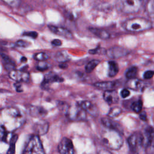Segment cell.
<instances>
[{"mask_svg":"<svg viewBox=\"0 0 154 154\" xmlns=\"http://www.w3.org/2000/svg\"><path fill=\"white\" fill-rule=\"evenodd\" d=\"M25 121L24 114L17 108L11 106L0 109V129L12 133L20 128Z\"/></svg>","mask_w":154,"mask_h":154,"instance_id":"obj_1","label":"cell"},{"mask_svg":"<svg viewBox=\"0 0 154 154\" xmlns=\"http://www.w3.org/2000/svg\"><path fill=\"white\" fill-rule=\"evenodd\" d=\"M101 137L103 144L109 149L117 150L123 145V138L117 131L106 128L102 133Z\"/></svg>","mask_w":154,"mask_h":154,"instance_id":"obj_2","label":"cell"},{"mask_svg":"<svg viewBox=\"0 0 154 154\" xmlns=\"http://www.w3.org/2000/svg\"><path fill=\"white\" fill-rule=\"evenodd\" d=\"M124 28L130 32H141L152 27V23L144 18L136 17L126 20L123 25Z\"/></svg>","mask_w":154,"mask_h":154,"instance_id":"obj_3","label":"cell"},{"mask_svg":"<svg viewBox=\"0 0 154 154\" xmlns=\"http://www.w3.org/2000/svg\"><path fill=\"white\" fill-rule=\"evenodd\" d=\"M23 154H45L38 135H34L31 137L25 146Z\"/></svg>","mask_w":154,"mask_h":154,"instance_id":"obj_4","label":"cell"},{"mask_svg":"<svg viewBox=\"0 0 154 154\" xmlns=\"http://www.w3.org/2000/svg\"><path fill=\"white\" fill-rule=\"evenodd\" d=\"M140 0H119L117 6L119 8L125 13H134L137 12L141 7Z\"/></svg>","mask_w":154,"mask_h":154,"instance_id":"obj_5","label":"cell"},{"mask_svg":"<svg viewBox=\"0 0 154 154\" xmlns=\"http://www.w3.org/2000/svg\"><path fill=\"white\" fill-rule=\"evenodd\" d=\"M66 116L71 120L81 121L84 120L86 118V112L79 105H75L67 108Z\"/></svg>","mask_w":154,"mask_h":154,"instance_id":"obj_6","label":"cell"},{"mask_svg":"<svg viewBox=\"0 0 154 154\" xmlns=\"http://www.w3.org/2000/svg\"><path fill=\"white\" fill-rule=\"evenodd\" d=\"M60 154H75V148L72 140L67 137L63 138L58 145Z\"/></svg>","mask_w":154,"mask_h":154,"instance_id":"obj_7","label":"cell"},{"mask_svg":"<svg viewBox=\"0 0 154 154\" xmlns=\"http://www.w3.org/2000/svg\"><path fill=\"white\" fill-rule=\"evenodd\" d=\"M129 147L133 151H136L144 144V135L136 132L132 134L128 140Z\"/></svg>","mask_w":154,"mask_h":154,"instance_id":"obj_8","label":"cell"},{"mask_svg":"<svg viewBox=\"0 0 154 154\" xmlns=\"http://www.w3.org/2000/svg\"><path fill=\"white\" fill-rule=\"evenodd\" d=\"M9 76L12 79L18 82H28L30 78L29 73L28 72L22 70H17L15 69L10 72Z\"/></svg>","mask_w":154,"mask_h":154,"instance_id":"obj_9","label":"cell"},{"mask_svg":"<svg viewBox=\"0 0 154 154\" xmlns=\"http://www.w3.org/2000/svg\"><path fill=\"white\" fill-rule=\"evenodd\" d=\"M144 144H146L148 151H152L154 148V128L148 127L145 131V137L144 136Z\"/></svg>","mask_w":154,"mask_h":154,"instance_id":"obj_10","label":"cell"},{"mask_svg":"<svg viewBox=\"0 0 154 154\" xmlns=\"http://www.w3.org/2000/svg\"><path fill=\"white\" fill-rule=\"evenodd\" d=\"M48 28L53 33L57 35H58L61 37L68 38V39H71L73 38V35L71 33V32L68 29H67L66 28L57 26L52 25H49Z\"/></svg>","mask_w":154,"mask_h":154,"instance_id":"obj_11","label":"cell"},{"mask_svg":"<svg viewBox=\"0 0 154 154\" xmlns=\"http://www.w3.org/2000/svg\"><path fill=\"white\" fill-rule=\"evenodd\" d=\"M49 123L45 120H40L33 126V131L37 135H42L46 134L49 129Z\"/></svg>","mask_w":154,"mask_h":154,"instance_id":"obj_12","label":"cell"},{"mask_svg":"<svg viewBox=\"0 0 154 154\" xmlns=\"http://www.w3.org/2000/svg\"><path fill=\"white\" fill-rule=\"evenodd\" d=\"M106 54L110 58H117L126 55L128 54V51L122 47L115 46L106 51Z\"/></svg>","mask_w":154,"mask_h":154,"instance_id":"obj_13","label":"cell"},{"mask_svg":"<svg viewBox=\"0 0 154 154\" xmlns=\"http://www.w3.org/2000/svg\"><path fill=\"white\" fill-rule=\"evenodd\" d=\"M103 97L109 105L116 103L119 100L118 94L116 91L113 90H106L103 94Z\"/></svg>","mask_w":154,"mask_h":154,"instance_id":"obj_14","label":"cell"},{"mask_svg":"<svg viewBox=\"0 0 154 154\" xmlns=\"http://www.w3.org/2000/svg\"><path fill=\"white\" fill-rule=\"evenodd\" d=\"M79 106L85 111L88 112L93 116H96L98 114L97 108L89 101H82L79 104Z\"/></svg>","mask_w":154,"mask_h":154,"instance_id":"obj_15","label":"cell"},{"mask_svg":"<svg viewBox=\"0 0 154 154\" xmlns=\"http://www.w3.org/2000/svg\"><path fill=\"white\" fill-rule=\"evenodd\" d=\"M63 81V78L58 76V75H57L55 73L50 72V73H48L45 75L44 80H43L42 84L43 87H45L46 85H48L51 82H62Z\"/></svg>","mask_w":154,"mask_h":154,"instance_id":"obj_16","label":"cell"},{"mask_svg":"<svg viewBox=\"0 0 154 154\" xmlns=\"http://www.w3.org/2000/svg\"><path fill=\"white\" fill-rule=\"evenodd\" d=\"M29 113L32 117H40L45 116V115L46 114V111L42 107L37 106H31L29 108Z\"/></svg>","mask_w":154,"mask_h":154,"instance_id":"obj_17","label":"cell"},{"mask_svg":"<svg viewBox=\"0 0 154 154\" xmlns=\"http://www.w3.org/2000/svg\"><path fill=\"white\" fill-rule=\"evenodd\" d=\"M127 84L129 88L135 90H142L144 86L143 81H140L138 79H129Z\"/></svg>","mask_w":154,"mask_h":154,"instance_id":"obj_18","label":"cell"},{"mask_svg":"<svg viewBox=\"0 0 154 154\" xmlns=\"http://www.w3.org/2000/svg\"><path fill=\"white\" fill-rule=\"evenodd\" d=\"M102 122L103 125L106 127V128L114 129L116 131H117L120 132L121 130H120V126L118 123H117L115 122H113L112 120H110L109 119L104 117L102 119Z\"/></svg>","mask_w":154,"mask_h":154,"instance_id":"obj_19","label":"cell"},{"mask_svg":"<svg viewBox=\"0 0 154 154\" xmlns=\"http://www.w3.org/2000/svg\"><path fill=\"white\" fill-rule=\"evenodd\" d=\"M1 55L2 59V61L4 62V65L5 68L7 70H10V71L14 70L15 68V64L12 61V60H11V58L7 56V55L1 53Z\"/></svg>","mask_w":154,"mask_h":154,"instance_id":"obj_20","label":"cell"},{"mask_svg":"<svg viewBox=\"0 0 154 154\" xmlns=\"http://www.w3.org/2000/svg\"><path fill=\"white\" fill-rule=\"evenodd\" d=\"M116 84L114 82L111 81H107V82H97L94 84V85L100 89H104L106 90H112Z\"/></svg>","mask_w":154,"mask_h":154,"instance_id":"obj_21","label":"cell"},{"mask_svg":"<svg viewBox=\"0 0 154 154\" xmlns=\"http://www.w3.org/2000/svg\"><path fill=\"white\" fill-rule=\"evenodd\" d=\"M108 76L109 77L115 76L119 72V67L115 61H111L108 63Z\"/></svg>","mask_w":154,"mask_h":154,"instance_id":"obj_22","label":"cell"},{"mask_svg":"<svg viewBox=\"0 0 154 154\" xmlns=\"http://www.w3.org/2000/svg\"><path fill=\"white\" fill-rule=\"evenodd\" d=\"M90 31L94 35H97L99 38L106 39L109 37V34L105 30L98 29V28H90Z\"/></svg>","mask_w":154,"mask_h":154,"instance_id":"obj_23","label":"cell"},{"mask_svg":"<svg viewBox=\"0 0 154 154\" xmlns=\"http://www.w3.org/2000/svg\"><path fill=\"white\" fill-rule=\"evenodd\" d=\"M55 59L58 62L64 63L69 60V57L67 54L64 51H60L56 54Z\"/></svg>","mask_w":154,"mask_h":154,"instance_id":"obj_24","label":"cell"},{"mask_svg":"<svg viewBox=\"0 0 154 154\" xmlns=\"http://www.w3.org/2000/svg\"><path fill=\"white\" fill-rule=\"evenodd\" d=\"M10 132H8L4 129H0V141L8 143L10 142L13 135H11Z\"/></svg>","mask_w":154,"mask_h":154,"instance_id":"obj_25","label":"cell"},{"mask_svg":"<svg viewBox=\"0 0 154 154\" xmlns=\"http://www.w3.org/2000/svg\"><path fill=\"white\" fill-rule=\"evenodd\" d=\"M99 63V61L97 60H93L90 61L85 66V72L87 73H91L95 69V67L97 66Z\"/></svg>","mask_w":154,"mask_h":154,"instance_id":"obj_26","label":"cell"},{"mask_svg":"<svg viewBox=\"0 0 154 154\" xmlns=\"http://www.w3.org/2000/svg\"><path fill=\"white\" fill-rule=\"evenodd\" d=\"M146 10L149 16L154 19V0H149L146 7Z\"/></svg>","mask_w":154,"mask_h":154,"instance_id":"obj_27","label":"cell"},{"mask_svg":"<svg viewBox=\"0 0 154 154\" xmlns=\"http://www.w3.org/2000/svg\"><path fill=\"white\" fill-rule=\"evenodd\" d=\"M33 58L38 61H44L49 58V55L45 52H37L35 54L33 55Z\"/></svg>","mask_w":154,"mask_h":154,"instance_id":"obj_28","label":"cell"},{"mask_svg":"<svg viewBox=\"0 0 154 154\" xmlns=\"http://www.w3.org/2000/svg\"><path fill=\"white\" fill-rule=\"evenodd\" d=\"M143 107V102L141 100H139L137 101H135L132 103L131 105V108L135 112H140Z\"/></svg>","mask_w":154,"mask_h":154,"instance_id":"obj_29","label":"cell"},{"mask_svg":"<svg viewBox=\"0 0 154 154\" xmlns=\"http://www.w3.org/2000/svg\"><path fill=\"white\" fill-rule=\"evenodd\" d=\"M137 73V69L135 67H132L128 69L126 72V77L129 79H134Z\"/></svg>","mask_w":154,"mask_h":154,"instance_id":"obj_30","label":"cell"},{"mask_svg":"<svg viewBox=\"0 0 154 154\" xmlns=\"http://www.w3.org/2000/svg\"><path fill=\"white\" fill-rule=\"evenodd\" d=\"M17 135H13L10 142V148L8 151L7 152V154H14V150H15V143L17 141Z\"/></svg>","mask_w":154,"mask_h":154,"instance_id":"obj_31","label":"cell"},{"mask_svg":"<svg viewBox=\"0 0 154 154\" xmlns=\"http://www.w3.org/2000/svg\"><path fill=\"white\" fill-rule=\"evenodd\" d=\"M122 112V110L119 107H114L110 109L108 113V116L109 117H116L118 116Z\"/></svg>","mask_w":154,"mask_h":154,"instance_id":"obj_32","label":"cell"},{"mask_svg":"<svg viewBox=\"0 0 154 154\" xmlns=\"http://www.w3.org/2000/svg\"><path fill=\"white\" fill-rule=\"evenodd\" d=\"M5 4L11 7H17L20 3V0H2Z\"/></svg>","mask_w":154,"mask_h":154,"instance_id":"obj_33","label":"cell"},{"mask_svg":"<svg viewBox=\"0 0 154 154\" xmlns=\"http://www.w3.org/2000/svg\"><path fill=\"white\" fill-rule=\"evenodd\" d=\"M50 67L49 64L45 61H40L37 66V69L38 70L43 71L48 69Z\"/></svg>","mask_w":154,"mask_h":154,"instance_id":"obj_34","label":"cell"},{"mask_svg":"<svg viewBox=\"0 0 154 154\" xmlns=\"http://www.w3.org/2000/svg\"><path fill=\"white\" fill-rule=\"evenodd\" d=\"M29 45L30 44L29 42L25 40H18L16 42V45L20 48H27L29 46Z\"/></svg>","mask_w":154,"mask_h":154,"instance_id":"obj_35","label":"cell"},{"mask_svg":"<svg viewBox=\"0 0 154 154\" xmlns=\"http://www.w3.org/2000/svg\"><path fill=\"white\" fill-rule=\"evenodd\" d=\"M23 35L27 36V37H31L32 38H35L37 37L38 36V34L37 32L35 31H28V32H25L23 33Z\"/></svg>","mask_w":154,"mask_h":154,"instance_id":"obj_36","label":"cell"},{"mask_svg":"<svg viewBox=\"0 0 154 154\" xmlns=\"http://www.w3.org/2000/svg\"><path fill=\"white\" fill-rule=\"evenodd\" d=\"M153 75H154V72H153V71L148 70V71H146V72L144 73L143 77H144V78L146 79H149L152 78L153 76Z\"/></svg>","mask_w":154,"mask_h":154,"instance_id":"obj_37","label":"cell"},{"mask_svg":"<svg viewBox=\"0 0 154 154\" xmlns=\"http://www.w3.org/2000/svg\"><path fill=\"white\" fill-rule=\"evenodd\" d=\"M130 94V92L129 91L126 89V88H124L123 89L122 91H121V93H120V94H121V96L123 98H126Z\"/></svg>","mask_w":154,"mask_h":154,"instance_id":"obj_38","label":"cell"},{"mask_svg":"<svg viewBox=\"0 0 154 154\" xmlns=\"http://www.w3.org/2000/svg\"><path fill=\"white\" fill-rule=\"evenodd\" d=\"M51 43H52V45H53L54 46H60L62 44L61 40H60L58 39H54V40H53L52 41Z\"/></svg>","mask_w":154,"mask_h":154,"instance_id":"obj_39","label":"cell"},{"mask_svg":"<svg viewBox=\"0 0 154 154\" xmlns=\"http://www.w3.org/2000/svg\"><path fill=\"white\" fill-rule=\"evenodd\" d=\"M98 154H112L109 151L106 149H101L99 151Z\"/></svg>","mask_w":154,"mask_h":154,"instance_id":"obj_40","label":"cell"},{"mask_svg":"<svg viewBox=\"0 0 154 154\" xmlns=\"http://www.w3.org/2000/svg\"><path fill=\"white\" fill-rule=\"evenodd\" d=\"M140 118H141L142 120H146V115H145V114H141L140 115Z\"/></svg>","mask_w":154,"mask_h":154,"instance_id":"obj_41","label":"cell"},{"mask_svg":"<svg viewBox=\"0 0 154 154\" xmlns=\"http://www.w3.org/2000/svg\"><path fill=\"white\" fill-rule=\"evenodd\" d=\"M67 67V66L66 64H60V67L63 68V69L66 68Z\"/></svg>","mask_w":154,"mask_h":154,"instance_id":"obj_42","label":"cell"},{"mask_svg":"<svg viewBox=\"0 0 154 154\" xmlns=\"http://www.w3.org/2000/svg\"><path fill=\"white\" fill-rule=\"evenodd\" d=\"M21 61H22V62H26V58L25 57H22V58H21Z\"/></svg>","mask_w":154,"mask_h":154,"instance_id":"obj_43","label":"cell"}]
</instances>
